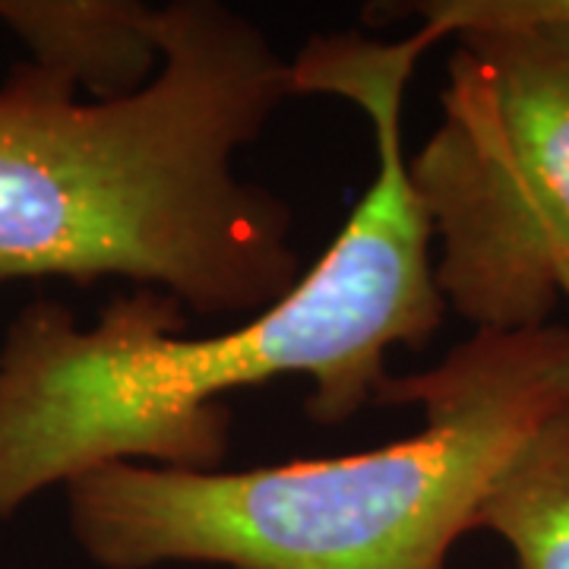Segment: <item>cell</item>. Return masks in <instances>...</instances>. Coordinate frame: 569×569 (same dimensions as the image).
Segmentation results:
<instances>
[{"instance_id": "cell-4", "label": "cell", "mask_w": 569, "mask_h": 569, "mask_svg": "<svg viewBox=\"0 0 569 569\" xmlns=\"http://www.w3.org/2000/svg\"><path fill=\"white\" fill-rule=\"evenodd\" d=\"M456 41L443 118L408 178L440 257L437 288L475 332L553 323L569 266L567 0L396 7Z\"/></svg>"}, {"instance_id": "cell-2", "label": "cell", "mask_w": 569, "mask_h": 569, "mask_svg": "<svg viewBox=\"0 0 569 569\" xmlns=\"http://www.w3.org/2000/svg\"><path fill=\"white\" fill-rule=\"evenodd\" d=\"M162 67L80 102L36 61L0 82V282L127 279L203 317L263 313L301 282L295 212L238 174L295 96L291 61L219 0L159 7Z\"/></svg>"}, {"instance_id": "cell-1", "label": "cell", "mask_w": 569, "mask_h": 569, "mask_svg": "<svg viewBox=\"0 0 569 569\" xmlns=\"http://www.w3.org/2000/svg\"><path fill=\"white\" fill-rule=\"evenodd\" d=\"M313 36L291 61L295 96H339L373 127L377 178L346 228L282 301L224 332L181 339L178 298L133 288L80 329L39 298L0 342V522L32 497L111 462L219 471L231 440L224 396L305 377L307 415L346 425L377 406L396 348H425L447 320L433 231L402 152L406 86L430 44Z\"/></svg>"}, {"instance_id": "cell-5", "label": "cell", "mask_w": 569, "mask_h": 569, "mask_svg": "<svg viewBox=\"0 0 569 569\" xmlns=\"http://www.w3.org/2000/svg\"><path fill=\"white\" fill-rule=\"evenodd\" d=\"M0 26L92 102L137 96L162 67L159 7L137 0H0Z\"/></svg>"}, {"instance_id": "cell-3", "label": "cell", "mask_w": 569, "mask_h": 569, "mask_svg": "<svg viewBox=\"0 0 569 569\" xmlns=\"http://www.w3.org/2000/svg\"><path fill=\"white\" fill-rule=\"evenodd\" d=\"M377 406H421L425 425L288 466L111 462L63 485L70 531L102 569H447L509 462L569 406V326L471 332Z\"/></svg>"}, {"instance_id": "cell-7", "label": "cell", "mask_w": 569, "mask_h": 569, "mask_svg": "<svg viewBox=\"0 0 569 569\" xmlns=\"http://www.w3.org/2000/svg\"><path fill=\"white\" fill-rule=\"evenodd\" d=\"M557 284H560V295H563V301L569 305V266H560V269H557Z\"/></svg>"}, {"instance_id": "cell-6", "label": "cell", "mask_w": 569, "mask_h": 569, "mask_svg": "<svg viewBox=\"0 0 569 569\" xmlns=\"http://www.w3.org/2000/svg\"><path fill=\"white\" fill-rule=\"evenodd\" d=\"M512 569H569V406L550 415L507 466L478 512Z\"/></svg>"}]
</instances>
